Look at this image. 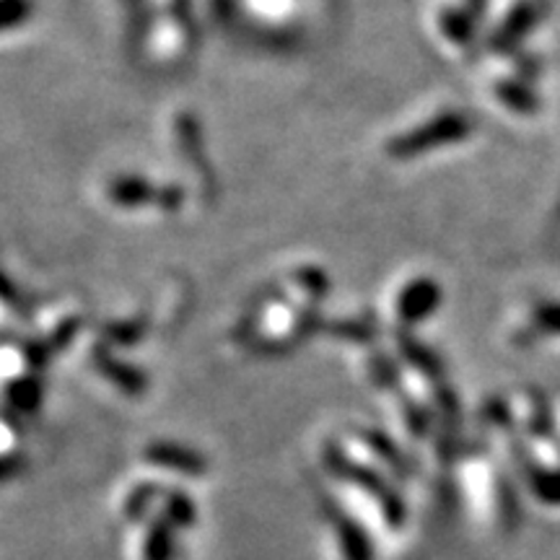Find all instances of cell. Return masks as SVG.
Returning a JSON list of instances; mask_svg holds the SVG:
<instances>
[{
  "instance_id": "4",
  "label": "cell",
  "mask_w": 560,
  "mask_h": 560,
  "mask_svg": "<svg viewBox=\"0 0 560 560\" xmlns=\"http://www.w3.org/2000/svg\"><path fill=\"white\" fill-rule=\"evenodd\" d=\"M143 459L159 470L177 472V475H202L206 472V459L198 452L187 450V446L174 444V441H156V444L145 446Z\"/></svg>"
},
{
  "instance_id": "3",
  "label": "cell",
  "mask_w": 560,
  "mask_h": 560,
  "mask_svg": "<svg viewBox=\"0 0 560 560\" xmlns=\"http://www.w3.org/2000/svg\"><path fill=\"white\" fill-rule=\"evenodd\" d=\"M136 540H132V560H177V532L161 516L132 524Z\"/></svg>"
},
{
  "instance_id": "9",
  "label": "cell",
  "mask_w": 560,
  "mask_h": 560,
  "mask_svg": "<svg viewBox=\"0 0 560 560\" xmlns=\"http://www.w3.org/2000/svg\"><path fill=\"white\" fill-rule=\"evenodd\" d=\"M9 317V293L3 289V280H0V325Z\"/></svg>"
},
{
  "instance_id": "1",
  "label": "cell",
  "mask_w": 560,
  "mask_h": 560,
  "mask_svg": "<svg viewBox=\"0 0 560 560\" xmlns=\"http://www.w3.org/2000/svg\"><path fill=\"white\" fill-rule=\"evenodd\" d=\"M548 11H550V0H520V3L506 13V19L501 21L499 30L493 32V37H490V47H493L495 52L516 50L520 42L527 37L532 30H537V26L542 24V19L548 16Z\"/></svg>"
},
{
  "instance_id": "7",
  "label": "cell",
  "mask_w": 560,
  "mask_h": 560,
  "mask_svg": "<svg viewBox=\"0 0 560 560\" xmlns=\"http://www.w3.org/2000/svg\"><path fill=\"white\" fill-rule=\"evenodd\" d=\"M535 322L542 332L560 335V304H542L535 310Z\"/></svg>"
},
{
  "instance_id": "2",
  "label": "cell",
  "mask_w": 560,
  "mask_h": 560,
  "mask_svg": "<svg viewBox=\"0 0 560 560\" xmlns=\"http://www.w3.org/2000/svg\"><path fill=\"white\" fill-rule=\"evenodd\" d=\"M327 529L335 550V560H374V540L359 522L330 503L327 506Z\"/></svg>"
},
{
  "instance_id": "5",
  "label": "cell",
  "mask_w": 560,
  "mask_h": 560,
  "mask_svg": "<svg viewBox=\"0 0 560 560\" xmlns=\"http://www.w3.org/2000/svg\"><path fill=\"white\" fill-rule=\"evenodd\" d=\"M495 96L503 102V107L511 112H520V115H535L540 109V96L535 94V89L529 86L524 79H503L495 83Z\"/></svg>"
},
{
  "instance_id": "8",
  "label": "cell",
  "mask_w": 560,
  "mask_h": 560,
  "mask_svg": "<svg viewBox=\"0 0 560 560\" xmlns=\"http://www.w3.org/2000/svg\"><path fill=\"white\" fill-rule=\"evenodd\" d=\"M24 11L26 0H0V32L19 24V19H24Z\"/></svg>"
},
{
  "instance_id": "10",
  "label": "cell",
  "mask_w": 560,
  "mask_h": 560,
  "mask_svg": "<svg viewBox=\"0 0 560 560\" xmlns=\"http://www.w3.org/2000/svg\"><path fill=\"white\" fill-rule=\"evenodd\" d=\"M177 560H182V558H177Z\"/></svg>"
},
{
  "instance_id": "6",
  "label": "cell",
  "mask_w": 560,
  "mask_h": 560,
  "mask_svg": "<svg viewBox=\"0 0 560 560\" xmlns=\"http://www.w3.org/2000/svg\"><path fill=\"white\" fill-rule=\"evenodd\" d=\"M532 486H535V490L545 501H560V472H548V470L535 472Z\"/></svg>"
}]
</instances>
